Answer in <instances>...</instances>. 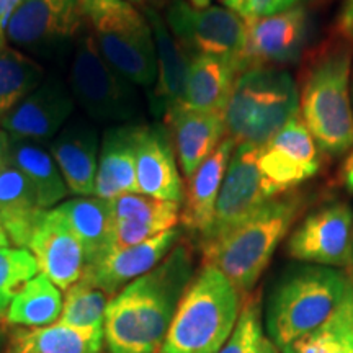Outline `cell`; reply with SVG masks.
<instances>
[{
	"mask_svg": "<svg viewBox=\"0 0 353 353\" xmlns=\"http://www.w3.org/2000/svg\"><path fill=\"white\" fill-rule=\"evenodd\" d=\"M193 276L195 252L180 241L156 268L114 294L103 322L108 353L159 352Z\"/></svg>",
	"mask_w": 353,
	"mask_h": 353,
	"instance_id": "cell-1",
	"label": "cell"
},
{
	"mask_svg": "<svg viewBox=\"0 0 353 353\" xmlns=\"http://www.w3.org/2000/svg\"><path fill=\"white\" fill-rule=\"evenodd\" d=\"M304 205L306 200L298 192L268 201L221 239L201 245L203 263L218 268L242 296L252 293Z\"/></svg>",
	"mask_w": 353,
	"mask_h": 353,
	"instance_id": "cell-2",
	"label": "cell"
},
{
	"mask_svg": "<svg viewBox=\"0 0 353 353\" xmlns=\"http://www.w3.org/2000/svg\"><path fill=\"white\" fill-rule=\"evenodd\" d=\"M352 286V278L339 268H294L281 278L268 303V339L286 353L332 319Z\"/></svg>",
	"mask_w": 353,
	"mask_h": 353,
	"instance_id": "cell-3",
	"label": "cell"
},
{
	"mask_svg": "<svg viewBox=\"0 0 353 353\" xmlns=\"http://www.w3.org/2000/svg\"><path fill=\"white\" fill-rule=\"evenodd\" d=\"M352 48L330 44L312 57L299 94V117L321 151L341 156L353 148Z\"/></svg>",
	"mask_w": 353,
	"mask_h": 353,
	"instance_id": "cell-4",
	"label": "cell"
},
{
	"mask_svg": "<svg viewBox=\"0 0 353 353\" xmlns=\"http://www.w3.org/2000/svg\"><path fill=\"white\" fill-rule=\"evenodd\" d=\"M244 296L210 263L185 290L157 353H218L231 335Z\"/></svg>",
	"mask_w": 353,
	"mask_h": 353,
	"instance_id": "cell-5",
	"label": "cell"
},
{
	"mask_svg": "<svg viewBox=\"0 0 353 353\" xmlns=\"http://www.w3.org/2000/svg\"><path fill=\"white\" fill-rule=\"evenodd\" d=\"M299 114V92L285 69L242 70L224 110L226 136L237 145H263Z\"/></svg>",
	"mask_w": 353,
	"mask_h": 353,
	"instance_id": "cell-6",
	"label": "cell"
},
{
	"mask_svg": "<svg viewBox=\"0 0 353 353\" xmlns=\"http://www.w3.org/2000/svg\"><path fill=\"white\" fill-rule=\"evenodd\" d=\"M81 8L101 57L131 83H156V44L144 13L128 0H82Z\"/></svg>",
	"mask_w": 353,
	"mask_h": 353,
	"instance_id": "cell-7",
	"label": "cell"
},
{
	"mask_svg": "<svg viewBox=\"0 0 353 353\" xmlns=\"http://www.w3.org/2000/svg\"><path fill=\"white\" fill-rule=\"evenodd\" d=\"M70 94L88 117L99 123L131 121L139 110L136 88L101 57L90 33L76 41Z\"/></svg>",
	"mask_w": 353,
	"mask_h": 353,
	"instance_id": "cell-8",
	"label": "cell"
},
{
	"mask_svg": "<svg viewBox=\"0 0 353 353\" xmlns=\"http://www.w3.org/2000/svg\"><path fill=\"white\" fill-rule=\"evenodd\" d=\"M165 23L190 57L214 56L242 65L245 21L228 7L193 6L174 0L165 8Z\"/></svg>",
	"mask_w": 353,
	"mask_h": 353,
	"instance_id": "cell-9",
	"label": "cell"
},
{
	"mask_svg": "<svg viewBox=\"0 0 353 353\" xmlns=\"http://www.w3.org/2000/svg\"><path fill=\"white\" fill-rule=\"evenodd\" d=\"M281 196L259 167V145L239 144L234 149L216 201L214 218L200 245L211 244Z\"/></svg>",
	"mask_w": 353,
	"mask_h": 353,
	"instance_id": "cell-10",
	"label": "cell"
},
{
	"mask_svg": "<svg viewBox=\"0 0 353 353\" xmlns=\"http://www.w3.org/2000/svg\"><path fill=\"white\" fill-rule=\"evenodd\" d=\"M82 0H23L8 20L6 38L37 56L51 57L82 34Z\"/></svg>",
	"mask_w": 353,
	"mask_h": 353,
	"instance_id": "cell-11",
	"label": "cell"
},
{
	"mask_svg": "<svg viewBox=\"0 0 353 353\" xmlns=\"http://www.w3.org/2000/svg\"><path fill=\"white\" fill-rule=\"evenodd\" d=\"M290 257L330 268L353 267V213L345 203L312 211L291 232Z\"/></svg>",
	"mask_w": 353,
	"mask_h": 353,
	"instance_id": "cell-12",
	"label": "cell"
},
{
	"mask_svg": "<svg viewBox=\"0 0 353 353\" xmlns=\"http://www.w3.org/2000/svg\"><path fill=\"white\" fill-rule=\"evenodd\" d=\"M259 167L278 195L294 192L317 174L319 148L301 117H294L267 144L259 148Z\"/></svg>",
	"mask_w": 353,
	"mask_h": 353,
	"instance_id": "cell-13",
	"label": "cell"
},
{
	"mask_svg": "<svg viewBox=\"0 0 353 353\" xmlns=\"http://www.w3.org/2000/svg\"><path fill=\"white\" fill-rule=\"evenodd\" d=\"M307 25V13L301 6L270 17L247 20L242 54L244 70L296 63L306 46Z\"/></svg>",
	"mask_w": 353,
	"mask_h": 353,
	"instance_id": "cell-14",
	"label": "cell"
},
{
	"mask_svg": "<svg viewBox=\"0 0 353 353\" xmlns=\"http://www.w3.org/2000/svg\"><path fill=\"white\" fill-rule=\"evenodd\" d=\"M76 107L70 88L57 77L43 81L30 95L0 118L2 130L10 139L43 144L54 139L69 121Z\"/></svg>",
	"mask_w": 353,
	"mask_h": 353,
	"instance_id": "cell-15",
	"label": "cell"
},
{
	"mask_svg": "<svg viewBox=\"0 0 353 353\" xmlns=\"http://www.w3.org/2000/svg\"><path fill=\"white\" fill-rule=\"evenodd\" d=\"M26 249L37 259L38 270L61 290L77 283L85 270L82 244L56 208L44 211Z\"/></svg>",
	"mask_w": 353,
	"mask_h": 353,
	"instance_id": "cell-16",
	"label": "cell"
},
{
	"mask_svg": "<svg viewBox=\"0 0 353 353\" xmlns=\"http://www.w3.org/2000/svg\"><path fill=\"white\" fill-rule=\"evenodd\" d=\"M180 239H182V231L174 228L138 245L112 250L100 262L87 267L81 280L101 290L112 299L136 278L156 268L179 244Z\"/></svg>",
	"mask_w": 353,
	"mask_h": 353,
	"instance_id": "cell-17",
	"label": "cell"
},
{
	"mask_svg": "<svg viewBox=\"0 0 353 353\" xmlns=\"http://www.w3.org/2000/svg\"><path fill=\"white\" fill-rule=\"evenodd\" d=\"M136 182L141 195L162 201L182 203L183 182L167 126H139L136 145Z\"/></svg>",
	"mask_w": 353,
	"mask_h": 353,
	"instance_id": "cell-18",
	"label": "cell"
},
{
	"mask_svg": "<svg viewBox=\"0 0 353 353\" xmlns=\"http://www.w3.org/2000/svg\"><path fill=\"white\" fill-rule=\"evenodd\" d=\"M113 214V250L138 245L176 228L180 203L126 193L110 200Z\"/></svg>",
	"mask_w": 353,
	"mask_h": 353,
	"instance_id": "cell-19",
	"label": "cell"
},
{
	"mask_svg": "<svg viewBox=\"0 0 353 353\" xmlns=\"http://www.w3.org/2000/svg\"><path fill=\"white\" fill-rule=\"evenodd\" d=\"M99 152V131L83 118L65 123L52 139L51 156L70 193L79 196L94 195Z\"/></svg>",
	"mask_w": 353,
	"mask_h": 353,
	"instance_id": "cell-20",
	"label": "cell"
},
{
	"mask_svg": "<svg viewBox=\"0 0 353 353\" xmlns=\"http://www.w3.org/2000/svg\"><path fill=\"white\" fill-rule=\"evenodd\" d=\"M164 121L185 180L192 176L226 138L223 114L196 112L180 105L165 114Z\"/></svg>",
	"mask_w": 353,
	"mask_h": 353,
	"instance_id": "cell-21",
	"label": "cell"
},
{
	"mask_svg": "<svg viewBox=\"0 0 353 353\" xmlns=\"http://www.w3.org/2000/svg\"><path fill=\"white\" fill-rule=\"evenodd\" d=\"M143 13L151 25L157 54V81L151 95L152 112L165 118V114L183 103L192 57L174 38L159 12L143 7Z\"/></svg>",
	"mask_w": 353,
	"mask_h": 353,
	"instance_id": "cell-22",
	"label": "cell"
},
{
	"mask_svg": "<svg viewBox=\"0 0 353 353\" xmlns=\"http://www.w3.org/2000/svg\"><path fill=\"white\" fill-rule=\"evenodd\" d=\"M236 148L237 144L226 136L213 154L187 179L182 208H180V221L185 229L198 234L200 239L208 232L213 223L221 185Z\"/></svg>",
	"mask_w": 353,
	"mask_h": 353,
	"instance_id": "cell-23",
	"label": "cell"
},
{
	"mask_svg": "<svg viewBox=\"0 0 353 353\" xmlns=\"http://www.w3.org/2000/svg\"><path fill=\"white\" fill-rule=\"evenodd\" d=\"M138 123L108 128L101 139L94 195L101 200L139 193L136 182Z\"/></svg>",
	"mask_w": 353,
	"mask_h": 353,
	"instance_id": "cell-24",
	"label": "cell"
},
{
	"mask_svg": "<svg viewBox=\"0 0 353 353\" xmlns=\"http://www.w3.org/2000/svg\"><path fill=\"white\" fill-rule=\"evenodd\" d=\"M242 72L239 64L214 56L192 57L182 107L224 114L229 97Z\"/></svg>",
	"mask_w": 353,
	"mask_h": 353,
	"instance_id": "cell-25",
	"label": "cell"
},
{
	"mask_svg": "<svg viewBox=\"0 0 353 353\" xmlns=\"http://www.w3.org/2000/svg\"><path fill=\"white\" fill-rule=\"evenodd\" d=\"M70 231L82 244L85 268L113 250V214L110 200L81 196L56 206Z\"/></svg>",
	"mask_w": 353,
	"mask_h": 353,
	"instance_id": "cell-26",
	"label": "cell"
},
{
	"mask_svg": "<svg viewBox=\"0 0 353 353\" xmlns=\"http://www.w3.org/2000/svg\"><path fill=\"white\" fill-rule=\"evenodd\" d=\"M44 211L25 175L6 157L0 165V224L8 239L20 249L28 245Z\"/></svg>",
	"mask_w": 353,
	"mask_h": 353,
	"instance_id": "cell-27",
	"label": "cell"
},
{
	"mask_svg": "<svg viewBox=\"0 0 353 353\" xmlns=\"http://www.w3.org/2000/svg\"><path fill=\"white\" fill-rule=\"evenodd\" d=\"M7 159L32 185L43 210H51L69 193L54 159L41 144L8 138Z\"/></svg>",
	"mask_w": 353,
	"mask_h": 353,
	"instance_id": "cell-28",
	"label": "cell"
},
{
	"mask_svg": "<svg viewBox=\"0 0 353 353\" xmlns=\"http://www.w3.org/2000/svg\"><path fill=\"white\" fill-rule=\"evenodd\" d=\"M103 329L82 330L52 324L48 327L17 329L6 353H101Z\"/></svg>",
	"mask_w": 353,
	"mask_h": 353,
	"instance_id": "cell-29",
	"label": "cell"
},
{
	"mask_svg": "<svg viewBox=\"0 0 353 353\" xmlns=\"http://www.w3.org/2000/svg\"><path fill=\"white\" fill-rule=\"evenodd\" d=\"M63 298L57 286L46 275H37L13 298L6 322L25 327H48L59 319Z\"/></svg>",
	"mask_w": 353,
	"mask_h": 353,
	"instance_id": "cell-30",
	"label": "cell"
},
{
	"mask_svg": "<svg viewBox=\"0 0 353 353\" xmlns=\"http://www.w3.org/2000/svg\"><path fill=\"white\" fill-rule=\"evenodd\" d=\"M44 69L19 50L0 51V118L43 82Z\"/></svg>",
	"mask_w": 353,
	"mask_h": 353,
	"instance_id": "cell-31",
	"label": "cell"
},
{
	"mask_svg": "<svg viewBox=\"0 0 353 353\" xmlns=\"http://www.w3.org/2000/svg\"><path fill=\"white\" fill-rule=\"evenodd\" d=\"M108 303L110 298L103 291L79 280L65 290L64 306L57 322L82 330L103 329Z\"/></svg>",
	"mask_w": 353,
	"mask_h": 353,
	"instance_id": "cell-32",
	"label": "cell"
},
{
	"mask_svg": "<svg viewBox=\"0 0 353 353\" xmlns=\"http://www.w3.org/2000/svg\"><path fill=\"white\" fill-rule=\"evenodd\" d=\"M286 353H353V286L332 319Z\"/></svg>",
	"mask_w": 353,
	"mask_h": 353,
	"instance_id": "cell-33",
	"label": "cell"
},
{
	"mask_svg": "<svg viewBox=\"0 0 353 353\" xmlns=\"http://www.w3.org/2000/svg\"><path fill=\"white\" fill-rule=\"evenodd\" d=\"M37 273V259L28 249L0 247V321H6L13 298Z\"/></svg>",
	"mask_w": 353,
	"mask_h": 353,
	"instance_id": "cell-34",
	"label": "cell"
},
{
	"mask_svg": "<svg viewBox=\"0 0 353 353\" xmlns=\"http://www.w3.org/2000/svg\"><path fill=\"white\" fill-rule=\"evenodd\" d=\"M262 312L259 293L245 294L231 335L218 353H255L262 342Z\"/></svg>",
	"mask_w": 353,
	"mask_h": 353,
	"instance_id": "cell-35",
	"label": "cell"
},
{
	"mask_svg": "<svg viewBox=\"0 0 353 353\" xmlns=\"http://www.w3.org/2000/svg\"><path fill=\"white\" fill-rule=\"evenodd\" d=\"M299 0H226L224 6L236 12L242 20L262 19L296 7Z\"/></svg>",
	"mask_w": 353,
	"mask_h": 353,
	"instance_id": "cell-36",
	"label": "cell"
},
{
	"mask_svg": "<svg viewBox=\"0 0 353 353\" xmlns=\"http://www.w3.org/2000/svg\"><path fill=\"white\" fill-rule=\"evenodd\" d=\"M23 0H0V32L6 33L8 20Z\"/></svg>",
	"mask_w": 353,
	"mask_h": 353,
	"instance_id": "cell-37",
	"label": "cell"
},
{
	"mask_svg": "<svg viewBox=\"0 0 353 353\" xmlns=\"http://www.w3.org/2000/svg\"><path fill=\"white\" fill-rule=\"evenodd\" d=\"M341 30L353 38V0H345L341 13Z\"/></svg>",
	"mask_w": 353,
	"mask_h": 353,
	"instance_id": "cell-38",
	"label": "cell"
},
{
	"mask_svg": "<svg viewBox=\"0 0 353 353\" xmlns=\"http://www.w3.org/2000/svg\"><path fill=\"white\" fill-rule=\"evenodd\" d=\"M343 183L353 193V151L347 157L345 164H343Z\"/></svg>",
	"mask_w": 353,
	"mask_h": 353,
	"instance_id": "cell-39",
	"label": "cell"
},
{
	"mask_svg": "<svg viewBox=\"0 0 353 353\" xmlns=\"http://www.w3.org/2000/svg\"><path fill=\"white\" fill-rule=\"evenodd\" d=\"M255 353H281V350L270 341V339L263 337L262 342H260L259 348H257V352H255Z\"/></svg>",
	"mask_w": 353,
	"mask_h": 353,
	"instance_id": "cell-40",
	"label": "cell"
},
{
	"mask_svg": "<svg viewBox=\"0 0 353 353\" xmlns=\"http://www.w3.org/2000/svg\"><path fill=\"white\" fill-rule=\"evenodd\" d=\"M174 0H144V7L152 8V10H162V8H167Z\"/></svg>",
	"mask_w": 353,
	"mask_h": 353,
	"instance_id": "cell-41",
	"label": "cell"
},
{
	"mask_svg": "<svg viewBox=\"0 0 353 353\" xmlns=\"http://www.w3.org/2000/svg\"><path fill=\"white\" fill-rule=\"evenodd\" d=\"M7 149H8V136L3 130H0V165L3 164L7 157Z\"/></svg>",
	"mask_w": 353,
	"mask_h": 353,
	"instance_id": "cell-42",
	"label": "cell"
},
{
	"mask_svg": "<svg viewBox=\"0 0 353 353\" xmlns=\"http://www.w3.org/2000/svg\"><path fill=\"white\" fill-rule=\"evenodd\" d=\"M8 242H10V239H8L6 229H3L2 224H0V247H7Z\"/></svg>",
	"mask_w": 353,
	"mask_h": 353,
	"instance_id": "cell-43",
	"label": "cell"
},
{
	"mask_svg": "<svg viewBox=\"0 0 353 353\" xmlns=\"http://www.w3.org/2000/svg\"><path fill=\"white\" fill-rule=\"evenodd\" d=\"M6 44H7V38H6V33L3 32H0V51L2 50H6Z\"/></svg>",
	"mask_w": 353,
	"mask_h": 353,
	"instance_id": "cell-44",
	"label": "cell"
},
{
	"mask_svg": "<svg viewBox=\"0 0 353 353\" xmlns=\"http://www.w3.org/2000/svg\"><path fill=\"white\" fill-rule=\"evenodd\" d=\"M128 2L138 3V6H143V7H144V0H128Z\"/></svg>",
	"mask_w": 353,
	"mask_h": 353,
	"instance_id": "cell-45",
	"label": "cell"
},
{
	"mask_svg": "<svg viewBox=\"0 0 353 353\" xmlns=\"http://www.w3.org/2000/svg\"><path fill=\"white\" fill-rule=\"evenodd\" d=\"M2 342H3V332L0 330V343H2Z\"/></svg>",
	"mask_w": 353,
	"mask_h": 353,
	"instance_id": "cell-46",
	"label": "cell"
},
{
	"mask_svg": "<svg viewBox=\"0 0 353 353\" xmlns=\"http://www.w3.org/2000/svg\"><path fill=\"white\" fill-rule=\"evenodd\" d=\"M352 103H353V87H352Z\"/></svg>",
	"mask_w": 353,
	"mask_h": 353,
	"instance_id": "cell-47",
	"label": "cell"
},
{
	"mask_svg": "<svg viewBox=\"0 0 353 353\" xmlns=\"http://www.w3.org/2000/svg\"><path fill=\"white\" fill-rule=\"evenodd\" d=\"M223 2H226V0H223Z\"/></svg>",
	"mask_w": 353,
	"mask_h": 353,
	"instance_id": "cell-48",
	"label": "cell"
}]
</instances>
